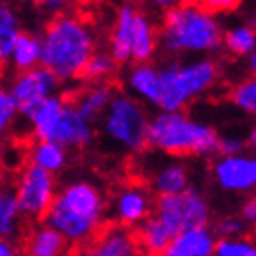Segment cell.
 <instances>
[{"label": "cell", "mask_w": 256, "mask_h": 256, "mask_svg": "<svg viewBox=\"0 0 256 256\" xmlns=\"http://www.w3.org/2000/svg\"><path fill=\"white\" fill-rule=\"evenodd\" d=\"M42 222L68 242L72 251H82L106 227L108 200L96 182L75 178L59 185Z\"/></svg>", "instance_id": "6da1fadb"}, {"label": "cell", "mask_w": 256, "mask_h": 256, "mask_svg": "<svg viewBox=\"0 0 256 256\" xmlns=\"http://www.w3.org/2000/svg\"><path fill=\"white\" fill-rule=\"evenodd\" d=\"M38 37L42 46L40 66L52 72L60 84L80 80V74L99 42L94 22L77 11L50 18Z\"/></svg>", "instance_id": "7a4b0ae2"}, {"label": "cell", "mask_w": 256, "mask_h": 256, "mask_svg": "<svg viewBox=\"0 0 256 256\" xmlns=\"http://www.w3.org/2000/svg\"><path fill=\"white\" fill-rule=\"evenodd\" d=\"M160 46L166 54H210L222 48V26L207 6L172 4L158 28Z\"/></svg>", "instance_id": "3957f363"}, {"label": "cell", "mask_w": 256, "mask_h": 256, "mask_svg": "<svg viewBox=\"0 0 256 256\" xmlns=\"http://www.w3.org/2000/svg\"><path fill=\"white\" fill-rule=\"evenodd\" d=\"M218 132L210 124L188 118L185 112H158L146 126V148L172 158L218 154Z\"/></svg>", "instance_id": "277c9868"}, {"label": "cell", "mask_w": 256, "mask_h": 256, "mask_svg": "<svg viewBox=\"0 0 256 256\" xmlns=\"http://www.w3.org/2000/svg\"><path fill=\"white\" fill-rule=\"evenodd\" d=\"M158 70L160 112H183V108L210 90L218 80V64L212 59L168 62Z\"/></svg>", "instance_id": "5b68a950"}, {"label": "cell", "mask_w": 256, "mask_h": 256, "mask_svg": "<svg viewBox=\"0 0 256 256\" xmlns=\"http://www.w3.org/2000/svg\"><path fill=\"white\" fill-rule=\"evenodd\" d=\"M148 119L150 116L144 104L136 101L126 92H116L97 123L102 139L114 148L126 154H139L146 150Z\"/></svg>", "instance_id": "8992f818"}, {"label": "cell", "mask_w": 256, "mask_h": 256, "mask_svg": "<svg viewBox=\"0 0 256 256\" xmlns=\"http://www.w3.org/2000/svg\"><path fill=\"white\" fill-rule=\"evenodd\" d=\"M11 188L24 222L37 224L46 218L59 190V182L54 174L26 163L18 170L16 182Z\"/></svg>", "instance_id": "52a82bcc"}, {"label": "cell", "mask_w": 256, "mask_h": 256, "mask_svg": "<svg viewBox=\"0 0 256 256\" xmlns=\"http://www.w3.org/2000/svg\"><path fill=\"white\" fill-rule=\"evenodd\" d=\"M154 214L176 236L182 230L194 227H208L210 222V207L207 198L194 185L176 196L156 198Z\"/></svg>", "instance_id": "ba28073f"}, {"label": "cell", "mask_w": 256, "mask_h": 256, "mask_svg": "<svg viewBox=\"0 0 256 256\" xmlns=\"http://www.w3.org/2000/svg\"><path fill=\"white\" fill-rule=\"evenodd\" d=\"M156 196L144 183L128 182L119 185L108 200V220L112 225L134 230L154 212Z\"/></svg>", "instance_id": "9c48e42d"}, {"label": "cell", "mask_w": 256, "mask_h": 256, "mask_svg": "<svg viewBox=\"0 0 256 256\" xmlns=\"http://www.w3.org/2000/svg\"><path fill=\"white\" fill-rule=\"evenodd\" d=\"M6 86L11 97L15 99L22 121H26L33 114V110L40 106L46 99L60 94V88H62L59 79L42 66L24 74H13L11 80Z\"/></svg>", "instance_id": "30bf717a"}, {"label": "cell", "mask_w": 256, "mask_h": 256, "mask_svg": "<svg viewBox=\"0 0 256 256\" xmlns=\"http://www.w3.org/2000/svg\"><path fill=\"white\" fill-rule=\"evenodd\" d=\"M212 178L225 192L256 194V152L218 156L212 163Z\"/></svg>", "instance_id": "8fae6325"}, {"label": "cell", "mask_w": 256, "mask_h": 256, "mask_svg": "<svg viewBox=\"0 0 256 256\" xmlns=\"http://www.w3.org/2000/svg\"><path fill=\"white\" fill-rule=\"evenodd\" d=\"M96 134H97L96 124L88 123L75 110V106L72 104L68 96V102H66V108H64L62 112V118H60L59 126L55 130L54 143L60 144L68 152L70 150H82L94 143Z\"/></svg>", "instance_id": "7c38bea8"}, {"label": "cell", "mask_w": 256, "mask_h": 256, "mask_svg": "<svg viewBox=\"0 0 256 256\" xmlns=\"http://www.w3.org/2000/svg\"><path fill=\"white\" fill-rule=\"evenodd\" d=\"M20 249L24 256H68L72 247L68 242L48 224H30L20 236Z\"/></svg>", "instance_id": "4fadbf2b"}, {"label": "cell", "mask_w": 256, "mask_h": 256, "mask_svg": "<svg viewBox=\"0 0 256 256\" xmlns=\"http://www.w3.org/2000/svg\"><path fill=\"white\" fill-rule=\"evenodd\" d=\"M79 256H141L134 232L118 225H106Z\"/></svg>", "instance_id": "5bb4252c"}, {"label": "cell", "mask_w": 256, "mask_h": 256, "mask_svg": "<svg viewBox=\"0 0 256 256\" xmlns=\"http://www.w3.org/2000/svg\"><path fill=\"white\" fill-rule=\"evenodd\" d=\"M160 48L158 24L152 16L141 8H136V15L132 22V44H130V62L146 64L154 59Z\"/></svg>", "instance_id": "9a60e30c"}, {"label": "cell", "mask_w": 256, "mask_h": 256, "mask_svg": "<svg viewBox=\"0 0 256 256\" xmlns=\"http://www.w3.org/2000/svg\"><path fill=\"white\" fill-rule=\"evenodd\" d=\"M116 88L112 82L106 84H84L82 88L70 96V101L75 106V110L88 121V123L96 124L104 110L108 108L110 101L116 96Z\"/></svg>", "instance_id": "2e32d148"}, {"label": "cell", "mask_w": 256, "mask_h": 256, "mask_svg": "<svg viewBox=\"0 0 256 256\" xmlns=\"http://www.w3.org/2000/svg\"><path fill=\"white\" fill-rule=\"evenodd\" d=\"M124 86L130 92L128 96L134 97L141 104L158 106L160 102V70L146 64H132L124 75Z\"/></svg>", "instance_id": "e0dca14e"}, {"label": "cell", "mask_w": 256, "mask_h": 256, "mask_svg": "<svg viewBox=\"0 0 256 256\" xmlns=\"http://www.w3.org/2000/svg\"><path fill=\"white\" fill-rule=\"evenodd\" d=\"M218 238L214 236L212 227H194L182 230L170 242L161 256H212Z\"/></svg>", "instance_id": "ac0fdd59"}, {"label": "cell", "mask_w": 256, "mask_h": 256, "mask_svg": "<svg viewBox=\"0 0 256 256\" xmlns=\"http://www.w3.org/2000/svg\"><path fill=\"white\" fill-rule=\"evenodd\" d=\"M134 4H123L116 11L114 24L108 35V54L112 55V59L121 64L130 62V44H132V22L136 15Z\"/></svg>", "instance_id": "d6986e66"}, {"label": "cell", "mask_w": 256, "mask_h": 256, "mask_svg": "<svg viewBox=\"0 0 256 256\" xmlns=\"http://www.w3.org/2000/svg\"><path fill=\"white\" fill-rule=\"evenodd\" d=\"M146 187L152 190L156 198L176 196V194H182L187 187H190L188 172L180 161H166L150 172Z\"/></svg>", "instance_id": "ffe728a7"}, {"label": "cell", "mask_w": 256, "mask_h": 256, "mask_svg": "<svg viewBox=\"0 0 256 256\" xmlns=\"http://www.w3.org/2000/svg\"><path fill=\"white\" fill-rule=\"evenodd\" d=\"M132 232L139 252L144 256H161L166 247L170 246V242L176 238V234L154 212Z\"/></svg>", "instance_id": "44dd1931"}, {"label": "cell", "mask_w": 256, "mask_h": 256, "mask_svg": "<svg viewBox=\"0 0 256 256\" xmlns=\"http://www.w3.org/2000/svg\"><path fill=\"white\" fill-rule=\"evenodd\" d=\"M26 160L30 165L57 176L70 163V152L54 141H32L28 146Z\"/></svg>", "instance_id": "7402d4cb"}, {"label": "cell", "mask_w": 256, "mask_h": 256, "mask_svg": "<svg viewBox=\"0 0 256 256\" xmlns=\"http://www.w3.org/2000/svg\"><path fill=\"white\" fill-rule=\"evenodd\" d=\"M40 60H42V46H40L38 33L20 32L8 60L10 70L13 74H24L33 68H38Z\"/></svg>", "instance_id": "603a6c76"}, {"label": "cell", "mask_w": 256, "mask_h": 256, "mask_svg": "<svg viewBox=\"0 0 256 256\" xmlns=\"http://www.w3.org/2000/svg\"><path fill=\"white\" fill-rule=\"evenodd\" d=\"M26 229L15 194L10 185H0V240L16 242Z\"/></svg>", "instance_id": "cb8c5ba5"}, {"label": "cell", "mask_w": 256, "mask_h": 256, "mask_svg": "<svg viewBox=\"0 0 256 256\" xmlns=\"http://www.w3.org/2000/svg\"><path fill=\"white\" fill-rule=\"evenodd\" d=\"M118 68L119 66L112 59V55L108 54V52L97 50L96 54L90 57V60L86 62L84 70L80 74V80L84 84H106L116 75Z\"/></svg>", "instance_id": "d4e9b609"}, {"label": "cell", "mask_w": 256, "mask_h": 256, "mask_svg": "<svg viewBox=\"0 0 256 256\" xmlns=\"http://www.w3.org/2000/svg\"><path fill=\"white\" fill-rule=\"evenodd\" d=\"M222 46L236 57H246L256 48V28L252 24H238L224 33Z\"/></svg>", "instance_id": "484cf974"}, {"label": "cell", "mask_w": 256, "mask_h": 256, "mask_svg": "<svg viewBox=\"0 0 256 256\" xmlns=\"http://www.w3.org/2000/svg\"><path fill=\"white\" fill-rule=\"evenodd\" d=\"M18 106L11 97L8 86L0 82V141H4L18 123Z\"/></svg>", "instance_id": "4316f807"}, {"label": "cell", "mask_w": 256, "mask_h": 256, "mask_svg": "<svg viewBox=\"0 0 256 256\" xmlns=\"http://www.w3.org/2000/svg\"><path fill=\"white\" fill-rule=\"evenodd\" d=\"M212 256H256V236L244 234L238 238L218 240Z\"/></svg>", "instance_id": "83f0119b"}, {"label": "cell", "mask_w": 256, "mask_h": 256, "mask_svg": "<svg viewBox=\"0 0 256 256\" xmlns=\"http://www.w3.org/2000/svg\"><path fill=\"white\" fill-rule=\"evenodd\" d=\"M230 99L240 110L256 116V77H249L234 86V90L230 92Z\"/></svg>", "instance_id": "f1b7e54d"}, {"label": "cell", "mask_w": 256, "mask_h": 256, "mask_svg": "<svg viewBox=\"0 0 256 256\" xmlns=\"http://www.w3.org/2000/svg\"><path fill=\"white\" fill-rule=\"evenodd\" d=\"M249 225L240 218V216H224L216 222V225L212 227V232L218 240H227V238H238V236L247 234Z\"/></svg>", "instance_id": "f546056e"}, {"label": "cell", "mask_w": 256, "mask_h": 256, "mask_svg": "<svg viewBox=\"0 0 256 256\" xmlns=\"http://www.w3.org/2000/svg\"><path fill=\"white\" fill-rule=\"evenodd\" d=\"M6 30H22L20 16L13 6L0 0V32Z\"/></svg>", "instance_id": "4dcf8cb0"}, {"label": "cell", "mask_w": 256, "mask_h": 256, "mask_svg": "<svg viewBox=\"0 0 256 256\" xmlns=\"http://www.w3.org/2000/svg\"><path fill=\"white\" fill-rule=\"evenodd\" d=\"M246 141L238 138H220L218 141V154L220 156H234L244 152Z\"/></svg>", "instance_id": "1f68e13d"}, {"label": "cell", "mask_w": 256, "mask_h": 256, "mask_svg": "<svg viewBox=\"0 0 256 256\" xmlns=\"http://www.w3.org/2000/svg\"><path fill=\"white\" fill-rule=\"evenodd\" d=\"M240 218L246 222L247 225H256V194H252L240 210Z\"/></svg>", "instance_id": "d6a6232c"}, {"label": "cell", "mask_w": 256, "mask_h": 256, "mask_svg": "<svg viewBox=\"0 0 256 256\" xmlns=\"http://www.w3.org/2000/svg\"><path fill=\"white\" fill-rule=\"evenodd\" d=\"M40 10L50 13V18H54V16L66 13L68 11V4L62 2V0H46V2L40 4Z\"/></svg>", "instance_id": "836d02e7"}, {"label": "cell", "mask_w": 256, "mask_h": 256, "mask_svg": "<svg viewBox=\"0 0 256 256\" xmlns=\"http://www.w3.org/2000/svg\"><path fill=\"white\" fill-rule=\"evenodd\" d=\"M0 256H24L18 242L0 240Z\"/></svg>", "instance_id": "e575fe53"}, {"label": "cell", "mask_w": 256, "mask_h": 256, "mask_svg": "<svg viewBox=\"0 0 256 256\" xmlns=\"http://www.w3.org/2000/svg\"><path fill=\"white\" fill-rule=\"evenodd\" d=\"M249 59H247V64H249V72L252 74V77H256V48L252 50L251 54L247 55Z\"/></svg>", "instance_id": "d590c367"}, {"label": "cell", "mask_w": 256, "mask_h": 256, "mask_svg": "<svg viewBox=\"0 0 256 256\" xmlns=\"http://www.w3.org/2000/svg\"><path fill=\"white\" fill-rule=\"evenodd\" d=\"M247 144H249V146H251V148L256 152V124L251 128V132H249V139H247Z\"/></svg>", "instance_id": "8d00e7d4"}, {"label": "cell", "mask_w": 256, "mask_h": 256, "mask_svg": "<svg viewBox=\"0 0 256 256\" xmlns=\"http://www.w3.org/2000/svg\"><path fill=\"white\" fill-rule=\"evenodd\" d=\"M68 256H79V254H77V252H70Z\"/></svg>", "instance_id": "74e56055"}, {"label": "cell", "mask_w": 256, "mask_h": 256, "mask_svg": "<svg viewBox=\"0 0 256 256\" xmlns=\"http://www.w3.org/2000/svg\"><path fill=\"white\" fill-rule=\"evenodd\" d=\"M254 28H256V22H254Z\"/></svg>", "instance_id": "f35d334b"}]
</instances>
